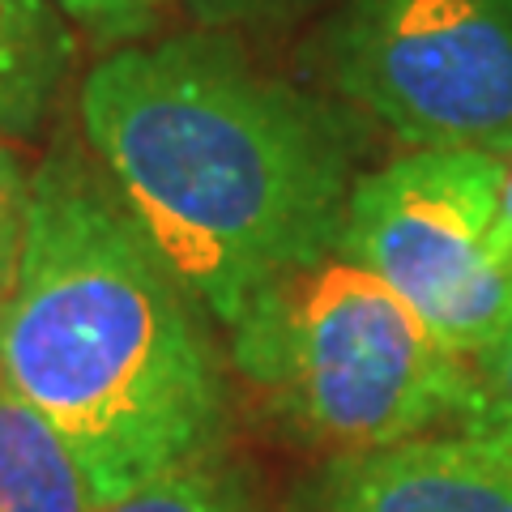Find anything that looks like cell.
Returning <instances> with one entry per match:
<instances>
[{"label": "cell", "mask_w": 512, "mask_h": 512, "mask_svg": "<svg viewBox=\"0 0 512 512\" xmlns=\"http://www.w3.org/2000/svg\"><path fill=\"white\" fill-rule=\"evenodd\" d=\"M77 124L137 227L222 333L269 282L338 248L359 180L346 124L222 35L103 56L77 94Z\"/></svg>", "instance_id": "cell-1"}, {"label": "cell", "mask_w": 512, "mask_h": 512, "mask_svg": "<svg viewBox=\"0 0 512 512\" xmlns=\"http://www.w3.org/2000/svg\"><path fill=\"white\" fill-rule=\"evenodd\" d=\"M210 325L86 141L60 137L30 175L0 380L69 440L99 504L218 453L227 367Z\"/></svg>", "instance_id": "cell-2"}, {"label": "cell", "mask_w": 512, "mask_h": 512, "mask_svg": "<svg viewBox=\"0 0 512 512\" xmlns=\"http://www.w3.org/2000/svg\"><path fill=\"white\" fill-rule=\"evenodd\" d=\"M227 342L256 402L329 453L431 436L470 389V363L338 248L269 282Z\"/></svg>", "instance_id": "cell-3"}, {"label": "cell", "mask_w": 512, "mask_h": 512, "mask_svg": "<svg viewBox=\"0 0 512 512\" xmlns=\"http://www.w3.org/2000/svg\"><path fill=\"white\" fill-rule=\"evenodd\" d=\"M325 64L406 150L512 154V0H346Z\"/></svg>", "instance_id": "cell-4"}, {"label": "cell", "mask_w": 512, "mask_h": 512, "mask_svg": "<svg viewBox=\"0 0 512 512\" xmlns=\"http://www.w3.org/2000/svg\"><path fill=\"white\" fill-rule=\"evenodd\" d=\"M500 154L406 150L350 188L338 252L380 278L448 355L474 363L504 316L512 278L491 261Z\"/></svg>", "instance_id": "cell-5"}, {"label": "cell", "mask_w": 512, "mask_h": 512, "mask_svg": "<svg viewBox=\"0 0 512 512\" xmlns=\"http://www.w3.org/2000/svg\"><path fill=\"white\" fill-rule=\"evenodd\" d=\"M286 512H512V444L431 431L333 453L299 483Z\"/></svg>", "instance_id": "cell-6"}, {"label": "cell", "mask_w": 512, "mask_h": 512, "mask_svg": "<svg viewBox=\"0 0 512 512\" xmlns=\"http://www.w3.org/2000/svg\"><path fill=\"white\" fill-rule=\"evenodd\" d=\"M86 466L43 414L0 380V512H94Z\"/></svg>", "instance_id": "cell-7"}, {"label": "cell", "mask_w": 512, "mask_h": 512, "mask_svg": "<svg viewBox=\"0 0 512 512\" xmlns=\"http://www.w3.org/2000/svg\"><path fill=\"white\" fill-rule=\"evenodd\" d=\"M69 13L56 0H0V141L47 120L73 64Z\"/></svg>", "instance_id": "cell-8"}, {"label": "cell", "mask_w": 512, "mask_h": 512, "mask_svg": "<svg viewBox=\"0 0 512 512\" xmlns=\"http://www.w3.org/2000/svg\"><path fill=\"white\" fill-rule=\"evenodd\" d=\"M94 512H252V500L244 478L210 453L120 491Z\"/></svg>", "instance_id": "cell-9"}, {"label": "cell", "mask_w": 512, "mask_h": 512, "mask_svg": "<svg viewBox=\"0 0 512 512\" xmlns=\"http://www.w3.org/2000/svg\"><path fill=\"white\" fill-rule=\"evenodd\" d=\"M453 431L512 444V286L487 350L470 363V389Z\"/></svg>", "instance_id": "cell-10"}, {"label": "cell", "mask_w": 512, "mask_h": 512, "mask_svg": "<svg viewBox=\"0 0 512 512\" xmlns=\"http://www.w3.org/2000/svg\"><path fill=\"white\" fill-rule=\"evenodd\" d=\"M30 175L35 167L22 163V154L0 141V308L13 295L26 252V227H30Z\"/></svg>", "instance_id": "cell-11"}, {"label": "cell", "mask_w": 512, "mask_h": 512, "mask_svg": "<svg viewBox=\"0 0 512 512\" xmlns=\"http://www.w3.org/2000/svg\"><path fill=\"white\" fill-rule=\"evenodd\" d=\"M56 5L69 13V18L86 22V26H103V30H120L133 26L141 18H150L171 0H56Z\"/></svg>", "instance_id": "cell-12"}, {"label": "cell", "mask_w": 512, "mask_h": 512, "mask_svg": "<svg viewBox=\"0 0 512 512\" xmlns=\"http://www.w3.org/2000/svg\"><path fill=\"white\" fill-rule=\"evenodd\" d=\"M491 261L500 274L512 278V154L500 163V188H495V218H491Z\"/></svg>", "instance_id": "cell-13"}, {"label": "cell", "mask_w": 512, "mask_h": 512, "mask_svg": "<svg viewBox=\"0 0 512 512\" xmlns=\"http://www.w3.org/2000/svg\"><path fill=\"white\" fill-rule=\"evenodd\" d=\"M205 18H231V13H239V9H248L252 0H192Z\"/></svg>", "instance_id": "cell-14"}]
</instances>
